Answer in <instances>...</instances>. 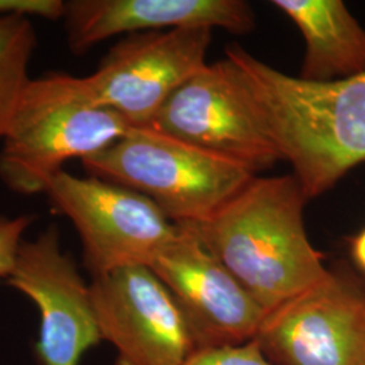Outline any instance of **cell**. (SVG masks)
<instances>
[{"instance_id":"obj_1","label":"cell","mask_w":365,"mask_h":365,"mask_svg":"<svg viewBox=\"0 0 365 365\" xmlns=\"http://www.w3.org/2000/svg\"><path fill=\"white\" fill-rule=\"evenodd\" d=\"M226 58L241 71L283 160L310 200L365 163V72L333 81L294 78L240 45Z\"/></svg>"},{"instance_id":"obj_2","label":"cell","mask_w":365,"mask_h":365,"mask_svg":"<svg viewBox=\"0 0 365 365\" xmlns=\"http://www.w3.org/2000/svg\"><path fill=\"white\" fill-rule=\"evenodd\" d=\"M307 200L294 173L255 178L209 218L187 225L268 313L329 274L307 237Z\"/></svg>"},{"instance_id":"obj_3","label":"cell","mask_w":365,"mask_h":365,"mask_svg":"<svg viewBox=\"0 0 365 365\" xmlns=\"http://www.w3.org/2000/svg\"><path fill=\"white\" fill-rule=\"evenodd\" d=\"M211 37L207 27L130 34L88 76L51 73L31 80L10 131L69 105L108 108L134 128H146L172 92L209 64Z\"/></svg>"},{"instance_id":"obj_4","label":"cell","mask_w":365,"mask_h":365,"mask_svg":"<svg viewBox=\"0 0 365 365\" xmlns=\"http://www.w3.org/2000/svg\"><path fill=\"white\" fill-rule=\"evenodd\" d=\"M81 164L95 178L149 197L175 223L209 218L256 178L235 161L148 128H133Z\"/></svg>"},{"instance_id":"obj_5","label":"cell","mask_w":365,"mask_h":365,"mask_svg":"<svg viewBox=\"0 0 365 365\" xmlns=\"http://www.w3.org/2000/svg\"><path fill=\"white\" fill-rule=\"evenodd\" d=\"M146 128L253 173L283 160L245 78L229 58L207 64L182 83Z\"/></svg>"},{"instance_id":"obj_6","label":"cell","mask_w":365,"mask_h":365,"mask_svg":"<svg viewBox=\"0 0 365 365\" xmlns=\"http://www.w3.org/2000/svg\"><path fill=\"white\" fill-rule=\"evenodd\" d=\"M45 194L78 230L92 277L128 267L150 268L178 232V225L149 197L95 176L61 170Z\"/></svg>"},{"instance_id":"obj_7","label":"cell","mask_w":365,"mask_h":365,"mask_svg":"<svg viewBox=\"0 0 365 365\" xmlns=\"http://www.w3.org/2000/svg\"><path fill=\"white\" fill-rule=\"evenodd\" d=\"M256 341L272 365H365V280L329 269L324 280L268 312Z\"/></svg>"},{"instance_id":"obj_8","label":"cell","mask_w":365,"mask_h":365,"mask_svg":"<svg viewBox=\"0 0 365 365\" xmlns=\"http://www.w3.org/2000/svg\"><path fill=\"white\" fill-rule=\"evenodd\" d=\"M92 306L117 365H182L196 342L180 304L152 268L137 265L93 276Z\"/></svg>"},{"instance_id":"obj_9","label":"cell","mask_w":365,"mask_h":365,"mask_svg":"<svg viewBox=\"0 0 365 365\" xmlns=\"http://www.w3.org/2000/svg\"><path fill=\"white\" fill-rule=\"evenodd\" d=\"M176 225V235L150 268L180 304L196 348L240 345L256 339L267 312L190 225Z\"/></svg>"},{"instance_id":"obj_10","label":"cell","mask_w":365,"mask_h":365,"mask_svg":"<svg viewBox=\"0 0 365 365\" xmlns=\"http://www.w3.org/2000/svg\"><path fill=\"white\" fill-rule=\"evenodd\" d=\"M7 283L38 309L36 356L41 365H78L83 354L102 341L90 284L61 250L56 225L22 241Z\"/></svg>"},{"instance_id":"obj_11","label":"cell","mask_w":365,"mask_h":365,"mask_svg":"<svg viewBox=\"0 0 365 365\" xmlns=\"http://www.w3.org/2000/svg\"><path fill=\"white\" fill-rule=\"evenodd\" d=\"M133 128L108 108L56 107L7 134L0 150V180L16 194L46 192L68 160L101 153Z\"/></svg>"},{"instance_id":"obj_12","label":"cell","mask_w":365,"mask_h":365,"mask_svg":"<svg viewBox=\"0 0 365 365\" xmlns=\"http://www.w3.org/2000/svg\"><path fill=\"white\" fill-rule=\"evenodd\" d=\"M64 21L69 48L76 54L125 33L220 27L245 34L256 22L244 0H72L66 1Z\"/></svg>"},{"instance_id":"obj_13","label":"cell","mask_w":365,"mask_h":365,"mask_svg":"<svg viewBox=\"0 0 365 365\" xmlns=\"http://www.w3.org/2000/svg\"><path fill=\"white\" fill-rule=\"evenodd\" d=\"M304 41L299 78L333 81L365 72V29L341 0H274Z\"/></svg>"},{"instance_id":"obj_14","label":"cell","mask_w":365,"mask_h":365,"mask_svg":"<svg viewBox=\"0 0 365 365\" xmlns=\"http://www.w3.org/2000/svg\"><path fill=\"white\" fill-rule=\"evenodd\" d=\"M37 48L31 19L24 15L0 16V138H6L31 78L29 64Z\"/></svg>"},{"instance_id":"obj_15","label":"cell","mask_w":365,"mask_h":365,"mask_svg":"<svg viewBox=\"0 0 365 365\" xmlns=\"http://www.w3.org/2000/svg\"><path fill=\"white\" fill-rule=\"evenodd\" d=\"M182 365H272L256 339L240 345L199 348Z\"/></svg>"},{"instance_id":"obj_16","label":"cell","mask_w":365,"mask_h":365,"mask_svg":"<svg viewBox=\"0 0 365 365\" xmlns=\"http://www.w3.org/2000/svg\"><path fill=\"white\" fill-rule=\"evenodd\" d=\"M29 215L9 218L0 215V279H7L14 269L24 233L31 223Z\"/></svg>"},{"instance_id":"obj_17","label":"cell","mask_w":365,"mask_h":365,"mask_svg":"<svg viewBox=\"0 0 365 365\" xmlns=\"http://www.w3.org/2000/svg\"><path fill=\"white\" fill-rule=\"evenodd\" d=\"M66 10V1L63 0H0V16L24 15L57 21L64 19Z\"/></svg>"},{"instance_id":"obj_18","label":"cell","mask_w":365,"mask_h":365,"mask_svg":"<svg viewBox=\"0 0 365 365\" xmlns=\"http://www.w3.org/2000/svg\"><path fill=\"white\" fill-rule=\"evenodd\" d=\"M351 253L356 265L365 274V229L351 240Z\"/></svg>"}]
</instances>
